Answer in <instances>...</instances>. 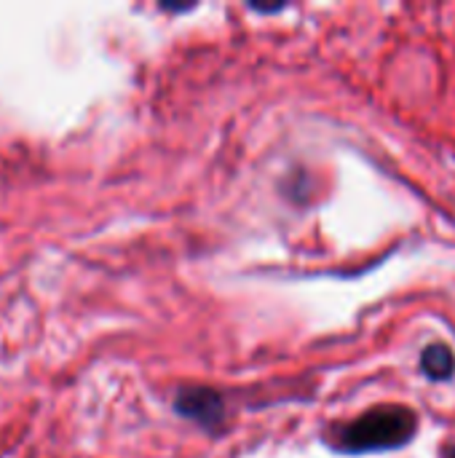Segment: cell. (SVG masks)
I'll list each match as a JSON object with an SVG mask.
<instances>
[{
    "label": "cell",
    "instance_id": "obj_1",
    "mask_svg": "<svg viewBox=\"0 0 455 458\" xmlns=\"http://www.w3.org/2000/svg\"><path fill=\"white\" fill-rule=\"evenodd\" d=\"M418 432V416L405 405H378L354 421L338 424L327 435V445L338 454H375L405 448Z\"/></svg>",
    "mask_w": 455,
    "mask_h": 458
},
{
    "label": "cell",
    "instance_id": "obj_2",
    "mask_svg": "<svg viewBox=\"0 0 455 458\" xmlns=\"http://www.w3.org/2000/svg\"><path fill=\"white\" fill-rule=\"evenodd\" d=\"M174 411L204 432H220L225 427V403L209 386H182L174 397Z\"/></svg>",
    "mask_w": 455,
    "mask_h": 458
},
{
    "label": "cell",
    "instance_id": "obj_3",
    "mask_svg": "<svg viewBox=\"0 0 455 458\" xmlns=\"http://www.w3.org/2000/svg\"><path fill=\"white\" fill-rule=\"evenodd\" d=\"M421 370L429 381H451L455 376V354L448 344H432L421 354Z\"/></svg>",
    "mask_w": 455,
    "mask_h": 458
},
{
    "label": "cell",
    "instance_id": "obj_4",
    "mask_svg": "<svg viewBox=\"0 0 455 458\" xmlns=\"http://www.w3.org/2000/svg\"><path fill=\"white\" fill-rule=\"evenodd\" d=\"M440 458H455V445H445V448H442V454H440Z\"/></svg>",
    "mask_w": 455,
    "mask_h": 458
}]
</instances>
